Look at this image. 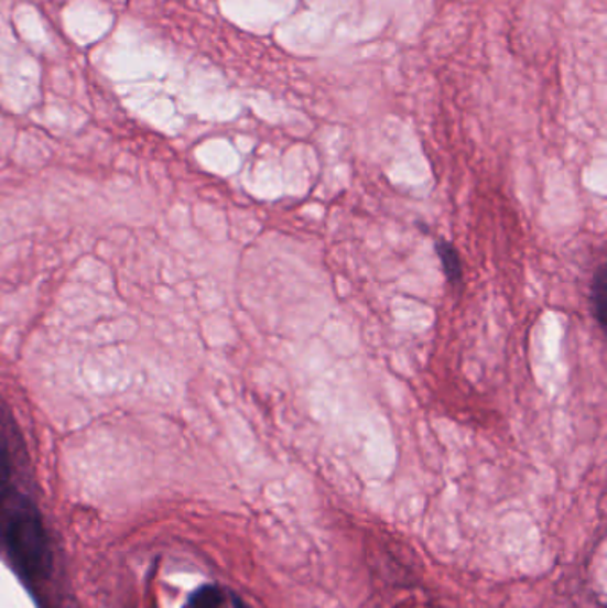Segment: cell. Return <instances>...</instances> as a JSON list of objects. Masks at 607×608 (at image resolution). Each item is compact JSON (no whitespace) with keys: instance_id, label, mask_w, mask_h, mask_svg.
Instances as JSON below:
<instances>
[{"instance_id":"obj_1","label":"cell","mask_w":607,"mask_h":608,"mask_svg":"<svg viewBox=\"0 0 607 608\" xmlns=\"http://www.w3.org/2000/svg\"><path fill=\"white\" fill-rule=\"evenodd\" d=\"M6 550L29 578H45L52 569V553L42 520L24 498H13L4 518Z\"/></svg>"},{"instance_id":"obj_2","label":"cell","mask_w":607,"mask_h":608,"mask_svg":"<svg viewBox=\"0 0 607 608\" xmlns=\"http://www.w3.org/2000/svg\"><path fill=\"white\" fill-rule=\"evenodd\" d=\"M435 253L441 260L442 271H444L447 282L462 283L464 280V262L459 257L458 249L453 242L445 239L435 240Z\"/></svg>"},{"instance_id":"obj_3","label":"cell","mask_w":607,"mask_h":608,"mask_svg":"<svg viewBox=\"0 0 607 608\" xmlns=\"http://www.w3.org/2000/svg\"><path fill=\"white\" fill-rule=\"evenodd\" d=\"M604 301H606V271L598 269L592 286H589V304H592V315L600 326H604Z\"/></svg>"},{"instance_id":"obj_4","label":"cell","mask_w":607,"mask_h":608,"mask_svg":"<svg viewBox=\"0 0 607 608\" xmlns=\"http://www.w3.org/2000/svg\"><path fill=\"white\" fill-rule=\"evenodd\" d=\"M223 595L214 586L199 587L193 598H191V608H221Z\"/></svg>"},{"instance_id":"obj_5","label":"cell","mask_w":607,"mask_h":608,"mask_svg":"<svg viewBox=\"0 0 607 608\" xmlns=\"http://www.w3.org/2000/svg\"><path fill=\"white\" fill-rule=\"evenodd\" d=\"M10 479V459L6 452L4 442L0 438V488Z\"/></svg>"},{"instance_id":"obj_6","label":"cell","mask_w":607,"mask_h":608,"mask_svg":"<svg viewBox=\"0 0 607 608\" xmlns=\"http://www.w3.org/2000/svg\"><path fill=\"white\" fill-rule=\"evenodd\" d=\"M234 604H236L237 608H248V607H246L245 604H242V601H239V599H237V598L234 599Z\"/></svg>"}]
</instances>
